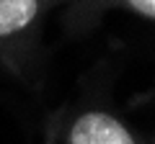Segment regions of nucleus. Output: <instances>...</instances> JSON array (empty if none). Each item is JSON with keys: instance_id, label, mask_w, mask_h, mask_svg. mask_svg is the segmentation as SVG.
Returning a JSON list of instances; mask_svg holds the SVG:
<instances>
[{"instance_id": "1", "label": "nucleus", "mask_w": 155, "mask_h": 144, "mask_svg": "<svg viewBox=\"0 0 155 144\" xmlns=\"http://www.w3.org/2000/svg\"><path fill=\"white\" fill-rule=\"evenodd\" d=\"M70 0H0V62L13 64L36 39L52 8Z\"/></svg>"}, {"instance_id": "2", "label": "nucleus", "mask_w": 155, "mask_h": 144, "mask_svg": "<svg viewBox=\"0 0 155 144\" xmlns=\"http://www.w3.org/2000/svg\"><path fill=\"white\" fill-rule=\"evenodd\" d=\"M65 144H150L109 108H80L65 126Z\"/></svg>"}, {"instance_id": "3", "label": "nucleus", "mask_w": 155, "mask_h": 144, "mask_svg": "<svg viewBox=\"0 0 155 144\" xmlns=\"http://www.w3.org/2000/svg\"><path fill=\"white\" fill-rule=\"evenodd\" d=\"M109 11H127L155 23V0H70L67 3V26L72 31H85Z\"/></svg>"}, {"instance_id": "4", "label": "nucleus", "mask_w": 155, "mask_h": 144, "mask_svg": "<svg viewBox=\"0 0 155 144\" xmlns=\"http://www.w3.org/2000/svg\"><path fill=\"white\" fill-rule=\"evenodd\" d=\"M54 134H57V126H52V129H49V139H47V144L54 142Z\"/></svg>"}]
</instances>
